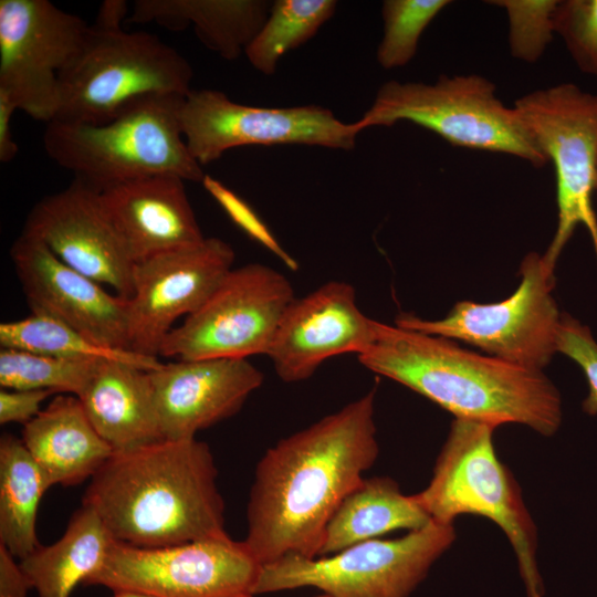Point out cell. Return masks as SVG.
<instances>
[{
	"label": "cell",
	"mask_w": 597,
	"mask_h": 597,
	"mask_svg": "<svg viewBox=\"0 0 597 597\" xmlns=\"http://www.w3.org/2000/svg\"><path fill=\"white\" fill-rule=\"evenodd\" d=\"M266 0H137L130 22L172 31L192 24L199 40L226 60H235L266 21Z\"/></svg>",
	"instance_id": "cell-23"
},
{
	"label": "cell",
	"mask_w": 597,
	"mask_h": 597,
	"mask_svg": "<svg viewBox=\"0 0 597 597\" xmlns=\"http://www.w3.org/2000/svg\"><path fill=\"white\" fill-rule=\"evenodd\" d=\"M334 0H276L244 54L250 64L273 75L280 59L312 39L335 13Z\"/></svg>",
	"instance_id": "cell-28"
},
{
	"label": "cell",
	"mask_w": 597,
	"mask_h": 597,
	"mask_svg": "<svg viewBox=\"0 0 597 597\" xmlns=\"http://www.w3.org/2000/svg\"><path fill=\"white\" fill-rule=\"evenodd\" d=\"M400 121L457 147L513 155L537 168L548 163L514 106L504 105L495 84L481 75L442 74L434 83L388 81L354 123L362 132Z\"/></svg>",
	"instance_id": "cell-6"
},
{
	"label": "cell",
	"mask_w": 597,
	"mask_h": 597,
	"mask_svg": "<svg viewBox=\"0 0 597 597\" xmlns=\"http://www.w3.org/2000/svg\"><path fill=\"white\" fill-rule=\"evenodd\" d=\"M201 184L229 218L251 239L274 253L291 270L298 269V263L281 247L266 224L243 199L209 175H205Z\"/></svg>",
	"instance_id": "cell-34"
},
{
	"label": "cell",
	"mask_w": 597,
	"mask_h": 597,
	"mask_svg": "<svg viewBox=\"0 0 597 597\" xmlns=\"http://www.w3.org/2000/svg\"><path fill=\"white\" fill-rule=\"evenodd\" d=\"M375 323L358 308L353 285L329 281L303 297H294L268 356L281 380H306L331 357L364 353L374 341Z\"/></svg>",
	"instance_id": "cell-18"
},
{
	"label": "cell",
	"mask_w": 597,
	"mask_h": 597,
	"mask_svg": "<svg viewBox=\"0 0 597 597\" xmlns=\"http://www.w3.org/2000/svg\"><path fill=\"white\" fill-rule=\"evenodd\" d=\"M494 430L488 423L454 418L432 478L416 495L433 521L453 524L458 516L473 514L495 523L514 549L528 596L542 597L537 530L520 485L496 454Z\"/></svg>",
	"instance_id": "cell-5"
},
{
	"label": "cell",
	"mask_w": 597,
	"mask_h": 597,
	"mask_svg": "<svg viewBox=\"0 0 597 597\" xmlns=\"http://www.w3.org/2000/svg\"><path fill=\"white\" fill-rule=\"evenodd\" d=\"M10 256L32 313L59 320L103 346L129 350L128 298L109 294L24 230Z\"/></svg>",
	"instance_id": "cell-16"
},
{
	"label": "cell",
	"mask_w": 597,
	"mask_h": 597,
	"mask_svg": "<svg viewBox=\"0 0 597 597\" xmlns=\"http://www.w3.org/2000/svg\"><path fill=\"white\" fill-rule=\"evenodd\" d=\"M46 478L21 439H0V544L20 561L39 546L35 523Z\"/></svg>",
	"instance_id": "cell-26"
},
{
	"label": "cell",
	"mask_w": 597,
	"mask_h": 597,
	"mask_svg": "<svg viewBox=\"0 0 597 597\" xmlns=\"http://www.w3.org/2000/svg\"><path fill=\"white\" fill-rule=\"evenodd\" d=\"M367 369L395 380L455 419L498 427L524 425L544 437L562 423V399L542 370L528 369L457 342L376 321L375 337L357 356Z\"/></svg>",
	"instance_id": "cell-3"
},
{
	"label": "cell",
	"mask_w": 597,
	"mask_h": 597,
	"mask_svg": "<svg viewBox=\"0 0 597 597\" xmlns=\"http://www.w3.org/2000/svg\"><path fill=\"white\" fill-rule=\"evenodd\" d=\"M90 25L49 0H0V92L35 121H54L59 76Z\"/></svg>",
	"instance_id": "cell-14"
},
{
	"label": "cell",
	"mask_w": 597,
	"mask_h": 597,
	"mask_svg": "<svg viewBox=\"0 0 597 597\" xmlns=\"http://www.w3.org/2000/svg\"><path fill=\"white\" fill-rule=\"evenodd\" d=\"M555 33L577 67L597 78V0H559Z\"/></svg>",
	"instance_id": "cell-32"
},
{
	"label": "cell",
	"mask_w": 597,
	"mask_h": 597,
	"mask_svg": "<svg viewBox=\"0 0 597 597\" xmlns=\"http://www.w3.org/2000/svg\"><path fill=\"white\" fill-rule=\"evenodd\" d=\"M559 0H494L509 19V45L517 60L536 62L555 33V12Z\"/></svg>",
	"instance_id": "cell-31"
},
{
	"label": "cell",
	"mask_w": 597,
	"mask_h": 597,
	"mask_svg": "<svg viewBox=\"0 0 597 597\" xmlns=\"http://www.w3.org/2000/svg\"><path fill=\"white\" fill-rule=\"evenodd\" d=\"M261 566L229 535L161 547L113 541L84 584L156 597H244L253 596Z\"/></svg>",
	"instance_id": "cell-12"
},
{
	"label": "cell",
	"mask_w": 597,
	"mask_h": 597,
	"mask_svg": "<svg viewBox=\"0 0 597 597\" xmlns=\"http://www.w3.org/2000/svg\"><path fill=\"white\" fill-rule=\"evenodd\" d=\"M128 4L124 0H104L97 11L95 23L92 25L98 31H119L124 18L127 15Z\"/></svg>",
	"instance_id": "cell-38"
},
{
	"label": "cell",
	"mask_w": 597,
	"mask_h": 597,
	"mask_svg": "<svg viewBox=\"0 0 597 597\" xmlns=\"http://www.w3.org/2000/svg\"><path fill=\"white\" fill-rule=\"evenodd\" d=\"M244 597H253V596L250 595V596H244ZM316 597H331V596H328V595H326V594H323V595H320V596H316Z\"/></svg>",
	"instance_id": "cell-41"
},
{
	"label": "cell",
	"mask_w": 597,
	"mask_h": 597,
	"mask_svg": "<svg viewBox=\"0 0 597 597\" xmlns=\"http://www.w3.org/2000/svg\"><path fill=\"white\" fill-rule=\"evenodd\" d=\"M14 556L0 544V597H27L31 582Z\"/></svg>",
	"instance_id": "cell-36"
},
{
	"label": "cell",
	"mask_w": 597,
	"mask_h": 597,
	"mask_svg": "<svg viewBox=\"0 0 597 597\" xmlns=\"http://www.w3.org/2000/svg\"><path fill=\"white\" fill-rule=\"evenodd\" d=\"M100 201L134 264L206 238L187 197L185 180L177 176L125 181L100 191Z\"/></svg>",
	"instance_id": "cell-20"
},
{
	"label": "cell",
	"mask_w": 597,
	"mask_h": 597,
	"mask_svg": "<svg viewBox=\"0 0 597 597\" xmlns=\"http://www.w3.org/2000/svg\"><path fill=\"white\" fill-rule=\"evenodd\" d=\"M187 147L199 165L231 148L301 144L350 150L360 130L318 105L258 107L237 103L217 90H191L180 112Z\"/></svg>",
	"instance_id": "cell-13"
},
{
	"label": "cell",
	"mask_w": 597,
	"mask_h": 597,
	"mask_svg": "<svg viewBox=\"0 0 597 597\" xmlns=\"http://www.w3.org/2000/svg\"><path fill=\"white\" fill-rule=\"evenodd\" d=\"M112 597H156V596L137 593V591L118 590V591H113Z\"/></svg>",
	"instance_id": "cell-39"
},
{
	"label": "cell",
	"mask_w": 597,
	"mask_h": 597,
	"mask_svg": "<svg viewBox=\"0 0 597 597\" xmlns=\"http://www.w3.org/2000/svg\"><path fill=\"white\" fill-rule=\"evenodd\" d=\"M557 353L570 358L584 373L588 394L583 400V411L597 415V342L585 324L567 313H562L557 332Z\"/></svg>",
	"instance_id": "cell-33"
},
{
	"label": "cell",
	"mask_w": 597,
	"mask_h": 597,
	"mask_svg": "<svg viewBox=\"0 0 597 597\" xmlns=\"http://www.w3.org/2000/svg\"><path fill=\"white\" fill-rule=\"evenodd\" d=\"M102 359H71L14 348L0 350L4 389L50 390L78 396Z\"/></svg>",
	"instance_id": "cell-29"
},
{
	"label": "cell",
	"mask_w": 597,
	"mask_h": 597,
	"mask_svg": "<svg viewBox=\"0 0 597 597\" xmlns=\"http://www.w3.org/2000/svg\"><path fill=\"white\" fill-rule=\"evenodd\" d=\"M449 0H386L381 6L384 32L376 59L385 70L407 65L416 55L421 34Z\"/></svg>",
	"instance_id": "cell-30"
},
{
	"label": "cell",
	"mask_w": 597,
	"mask_h": 597,
	"mask_svg": "<svg viewBox=\"0 0 597 597\" xmlns=\"http://www.w3.org/2000/svg\"><path fill=\"white\" fill-rule=\"evenodd\" d=\"M113 541L100 517L82 506L56 542L40 545L20 566L39 597H70L100 567Z\"/></svg>",
	"instance_id": "cell-25"
},
{
	"label": "cell",
	"mask_w": 597,
	"mask_h": 597,
	"mask_svg": "<svg viewBox=\"0 0 597 597\" xmlns=\"http://www.w3.org/2000/svg\"><path fill=\"white\" fill-rule=\"evenodd\" d=\"M455 540L431 520L392 538H373L332 556L287 555L261 566L253 595L311 586L331 597H408Z\"/></svg>",
	"instance_id": "cell-8"
},
{
	"label": "cell",
	"mask_w": 597,
	"mask_h": 597,
	"mask_svg": "<svg viewBox=\"0 0 597 597\" xmlns=\"http://www.w3.org/2000/svg\"><path fill=\"white\" fill-rule=\"evenodd\" d=\"M293 300L291 282L275 269L261 263L232 269L202 306L168 333L159 355L176 360L268 355Z\"/></svg>",
	"instance_id": "cell-11"
},
{
	"label": "cell",
	"mask_w": 597,
	"mask_h": 597,
	"mask_svg": "<svg viewBox=\"0 0 597 597\" xmlns=\"http://www.w3.org/2000/svg\"><path fill=\"white\" fill-rule=\"evenodd\" d=\"M164 439L196 438L234 416L263 383L247 358L175 360L149 371Z\"/></svg>",
	"instance_id": "cell-19"
},
{
	"label": "cell",
	"mask_w": 597,
	"mask_h": 597,
	"mask_svg": "<svg viewBox=\"0 0 597 597\" xmlns=\"http://www.w3.org/2000/svg\"><path fill=\"white\" fill-rule=\"evenodd\" d=\"M192 76L188 61L154 34L90 25L78 53L59 76L54 121L103 124L143 96H186Z\"/></svg>",
	"instance_id": "cell-7"
},
{
	"label": "cell",
	"mask_w": 597,
	"mask_h": 597,
	"mask_svg": "<svg viewBox=\"0 0 597 597\" xmlns=\"http://www.w3.org/2000/svg\"><path fill=\"white\" fill-rule=\"evenodd\" d=\"M554 272L543 254L530 252L520 265V284L509 297L493 303L460 301L440 320L400 313L395 324L462 342L489 356L543 371L557 353L562 316L553 297Z\"/></svg>",
	"instance_id": "cell-9"
},
{
	"label": "cell",
	"mask_w": 597,
	"mask_h": 597,
	"mask_svg": "<svg viewBox=\"0 0 597 597\" xmlns=\"http://www.w3.org/2000/svg\"><path fill=\"white\" fill-rule=\"evenodd\" d=\"M21 440L50 486L92 479L114 453L74 395L54 397L23 426Z\"/></svg>",
	"instance_id": "cell-22"
},
{
	"label": "cell",
	"mask_w": 597,
	"mask_h": 597,
	"mask_svg": "<svg viewBox=\"0 0 597 597\" xmlns=\"http://www.w3.org/2000/svg\"><path fill=\"white\" fill-rule=\"evenodd\" d=\"M514 108L555 171L557 228L543 259L555 270L563 249L583 224L597 260V214L593 207L597 94L562 83L523 95Z\"/></svg>",
	"instance_id": "cell-10"
},
{
	"label": "cell",
	"mask_w": 597,
	"mask_h": 597,
	"mask_svg": "<svg viewBox=\"0 0 597 597\" xmlns=\"http://www.w3.org/2000/svg\"><path fill=\"white\" fill-rule=\"evenodd\" d=\"M431 521L417 495H405L389 476L364 479L329 519L318 556L396 531H413Z\"/></svg>",
	"instance_id": "cell-24"
},
{
	"label": "cell",
	"mask_w": 597,
	"mask_h": 597,
	"mask_svg": "<svg viewBox=\"0 0 597 597\" xmlns=\"http://www.w3.org/2000/svg\"><path fill=\"white\" fill-rule=\"evenodd\" d=\"M24 231L38 237L65 264L117 295L134 293V261L100 201V191L74 179L65 189L41 199Z\"/></svg>",
	"instance_id": "cell-17"
},
{
	"label": "cell",
	"mask_w": 597,
	"mask_h": 597,
	"mask_svg": "<svg viewBox=\"0 0 597 597\" xmlns=\"http://www.w3.org/2000/svg\"><path fill=\"white\" fill-rule=\"evenodd\" d=\"M0 345L1 348L62 358L122 360L147 371L161 365L157 357L103 346L67 324L36 313L19 321L1 323Z\"/></svg>",
	"instance_id": "cell-27"
},
{
	"label": "cell",
	"mask_w": 597,
	"mask_h": 597,
	"mask_svg": "<svg viewBox=\"0 0 597 597\" xmlns=\"http://www.w3.org/2000/svg\"><path fill=\"white\" fill-rule=\"evenodd\" d=\"M232 247L216 237L137 261L128 298L129 350L157 357L174 323L196 312L232 270Z\"/></svg>",
	"instance_id": "cell-15"
},
{
	"label": "cell",
	"mask_w": 597,
	"mask_h": 597,
	"mask_svg": "<svg viewBox=\"0 0 597 597\" xmlns=\"http://www.w3.org/2000/svg\"><path fill=\"white\" fill-rule=\"evenodd\" d=\"M218 470L196 438L114 452L91 479L82 506L115 542L161 547L228 535Z\"/></svg>",
	"instance_id": "cell-2"
},
{
	"label": "cell",
	"mask_w": 597,
	"mask_h": 597,
	"mask_svg": "<svg viewBox=\"0 0 597 597\" xmlns=\"http://www.w3.org/2000/svg\"><path fill=\"white\" fill-rule=\"evenodd\" d=\"M18 111L13 102L0 92V161L7 164L18 154L19 146L11 132V118Z\"/></svg>",
	"instance_id": "cell-37"
},
{
	"label": "cell",
	"mask_w": 597,
	"mask_h": 597,
	"mask_svg": "<svg viewBox=\"0 0 597 597\" xmlns=\"http://www.w3.org/2000/svg\"><path fill=\"white\" fill-rule=\"evenodd\" d=\"M50 390H0V423H22L31 421L42 410V402L53 395Z\"/></svg>",
	"instance_id": "cell-35"
},
{
	"label": "cell",
	"mask_w": 597,
	"mask_h": 597,
	"mask_svg": "<svg viewBox=\"0 0 597 597\" xmlns=\"http://www.w3.org/2000/svg\"><path fill=\"white\" fill-rule=\"evenodd\" d=\"M184 100L179 94L146 95L98 125L52 121L43 135L44 149L75 179L98 191L157 175L201 182L206 174L181 130Z\"/></svg>",
	"instance_id": "cell-4"
},
{
	"label": "cell",
	"mask_w": 597,
	"mask_h": 597,
	"mask_svg": "<svg viewBox=\"0 0 597 597\" xmlns=\"http://www.w3.org/2000/svg\"><path fill=\"white\" fill-rule=\"evenodd\" d=\"M77 398L114 452L164 439L147 370L122 360L102 359Z\"/></svg>",
	"instance_id": "cell-21"
},
{
	"label": "cell",
	"mask_w": 597,
	"mask_h": 597,
	"mask_svg": "<svg viewBox=\"0 0 597 597\" xmlns=\"http://www.w3.org/2000/svg\"><path fill=\"white\" fill-rule=\"evenodd\" d=\"M595 195L597 196V160H596V169H595Z\"/></svg>",
	"instance_id": "cell-40"
},
{
	"label": "cell",
	"mask_w": 597,
	"mask_h": 597,
	"mask_svg": "<svg viewBox=\"0 0 597 597\" xmlns=\"http://www.w3.org/2000/svg\"><path fill=\"white\" fill-rule=\"evenodd\" d=\"M376 389L276 442L256 464L243 540L265 565L317 557L326 525L377 460Z\"/></svg>",
	"instance_id": "cell-1"
}]
</instances>
